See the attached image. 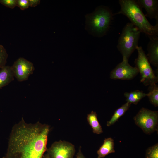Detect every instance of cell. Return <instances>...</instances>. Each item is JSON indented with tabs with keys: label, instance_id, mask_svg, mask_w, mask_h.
Returning <instances> with one entry per match:
<instances>
[{
	"label": "cell",
	"instance_id": "1",
	"mask_svg": "<svg viewBox=\"0 0 158 158\" xmlns=\"http://www.w3.org/2000/svg\"><path fill=\"white\" fill-rule=\"evenodd\" d=\"M50 130L47 124L27 123L22 118L12 128L3 158H42L47 150Z\"/></svg>",
	"mask_w": 158,
	"mask_h": 158
},
{
	"label": "cell",
	"instance_id": "2",
	"mask_svg": "<svg viewBox=\"0 0 158 158\" xmlns=\"http://www.w3.org/2000/svg\"><path fill=\"white\" fill-rule=\"evenodd\" d=\"M121 9L114 14H123L127 17L131 23L149 37L158 36V22L154 26L149 22L136 0H119Z\"/></svg>",
	"mask_w": 158,
	"mask_h": 158
},
{
	"label": "cell",
	"instance_id": "3",
	"mask_svg": "<svg viewBox=\"0 0 158 158\" xmlns=\"http://www.w3.org/2000/svg\"><path fill=\"white\" fill-rule=\"evenodd\" d=\"M114 14L108 7H98L92 13L86 16V24L89 30L93 35L101 37L108 31Z\"/></svg>",
	"mask_w": 158,
	"mask_h": 158
},
{
	"label": "cell",
	"instance_id": "4",
	"mask_svg": "<svg viewBox=\"0 0 158 158\" xmlns=\"http://www.w3.org/2000/svg\"><path fill=\"white\" fill-rule=\"evenodd\" d=\"M141 33L139 29L131 22L127 23L123 28L117 46L123 58L128 61L138 46Z\"/></svg>",
	"mask_w": 158,
	"mask_h": 158
},
{
	"label": "cell",
	"instance_id": "5",
	"mask_svg": "<svg viewBox=\"0 0 158 158\" xmlns=\"http://www.w3.org/2000/svg\"><path fill=\"white\" fill-rule=\"evenodd\" d=\"M136 49L138 56L135 63L140 74V82L146 86L156 84L158 81V76L152 68L142 48L138 46Z\"/></svg>",
	"mask_w": 158,
	"mask_h": 158
},
{
	"label": "cell",
	"instance_id": "6",
	"mask_svg": "<svg viewBox=\"0 0 158 158\" xmlns=\"http://www.w3.org/2000/svg\"><path fill=\"white\" fill-rule=\"evenodd\" d=\"M135 124L143 132L150 134L157 131L158 112L142 108L133 118Z\"/></svg>",
	"mask_w": 158,
	"mask_h": 158
},
{
	"label": "cell",
	"instance_id": "7",
	"mask_svg": "<svg viewBox=\"0 0 158 158\" xmlns=\"http://www.w3.org/2000/svg\"><path fill=\"white\" fill-rule=\"evenodd\" d=\"M75 151L73 145L61 140L54 142L47 150L49 158H73Z\"/></svg>",
	"mask_w": 158,
	"mask_h": 158
},
{
	"label": "cell",
	"instance_id": "8",
	"mask_svg": "<svg viewBox=\"0 0 158 158\" xmlns=\"http://www.w3.org/2000/svg\"><path fill=\"white\" fill-rule=\"evenodd\" d=\"M11 67L14 77L19 82L27 80L35 70L33 63L23 57L18 58Z\"/></svg>",
	"mask_w": 158,
	"mask_h": 158
},
{
	"label": "cell",
	"instance_id": "9",
	"mask_svg": "<svg viewBox=\"0 0 158 158\" xmlns=\"http://www.w3.org/2000/svg\"><path fill=\"white\" fill-rule=\"evenodd\" d=\"M128 61L123 58L122 61L111 72L110 78L114 80H129L135 77L139 73L138 70L136 67L130 66Z\"/></svg>",
	"mask_w": 158,
	"mask_h": 158
},
{
	"label": "cell",
	"instance_id": "10",
	"mask_svg": "<svg viewBox=\"0 0 158 158\" xmlns=\"http://www.w3.org/2000/svg\"><path fill=\"white\" fill-rule=\"evenodd\" d=\"M139 6L144 8L146 12V17L152 19H155L158 22V0H137Z\"/></svg>",
	"mask_w": 158,
	"mask_h": 158
},
{
	"label": "cell",
	"instance_id": "11",
	"mask_svg": "<svg viewBox=\"0 0 158 158\" xmlns=\"http://www.w3.org/2000/svg\"><path fill=\"white\" fill-rule=\"evenodd\" d=\"M150 41L147 46V56L150 63L154 66L158 67V37H148Z\"/></svg>",
	"mask_w": 158,
	"mask_h": 158
},
{
	"label": "cell",
	"instance_id": "12",
	"mask_svg": "<svg viewBox=\"0 0 158 158\" xmlns=\"http://www.w3.org/2000/svg\"><path fill=\"white\" fill-rule=\"evenodd\" d=\"M114 140L111 137L105 138L97 150V158H103L109 154L115 152Z\"/></svg>",
	"mask_w": 158,
	"mask_h": 158
},
{
	"label": "cell",
	"instance_id": "13",
	"mask_svg": "<svg viewBox=\"0 0 158 158\" xmlns=\"http://www.w3.org/2000/svg\"><path fill=\"white\" fill-rule=\"evenodd\" d=\"M11 66H5L0 69V89L8 85L14 80Z\"/></svg>",
	"mask_w": 158,
	"mask_h": 158
},
{
	"label": "cell",
	"instance_id": "14",
	"mask_svg": "<svg viewBox=\"0 0 158 158\" xmlns=\"http://www.w3.org/2000/svg\"><path fill=\"white\" fill-rule=\"evenodd\" d=\"M87 120L89 124L91 126L94 133L99 134L103 133L101 125L99 123L97 118V115L95 111H92L87 115Z\"/></svg>",
	"mask_w": 158,
	"mask_h": 158
},
{
	"label": "cell",
	"instance_id": "15",
	"mask_svg": "<svg viewBox=\"0 0 158 158\" xmlns=\"http://www.w3.org/2000/svg\"><path fill=\"white\" fill-rule=\"evenodd\" d=\"M131 104L130 103L127 102L116 109L110 120L107 121V126L108 127L110 126L118 121V119L129 109Z\"/></svg>",
	"mask_w": 158,
	"mask_h": 158
},
{
	"label": "cell",
	"instance_id": "16",
	"mask_svg": "<svg viewBox=\"0 0 158 158\" xmlns=\"http://www.w3.org/2000/svg\"><path fill=\"white\" fill-rule=\"evenodd\" d=\"M147 94L142 91L136 90L130 92H126L124 96L126 101L130 104L136 105L143 98L146 96Z\"/></svg>",
	"mask_w": 158,
	"mask_h": 158
},
{
	"label": "cell",
	"instance_id": "17",
	"mask_svg": "<svg viewBox=\"0 0 158 158\" xmlns=\"http://www.w3.org/2000/svg\"><path fill=\"white\" fill-rule=\"evenodd\" d=\"M147 95L150 102L155 107L158 106V86L156 84L149 85Z\"/></svg>",
	"mask_w": 158,
	"mask_h": 158
},
{
	"label": "cell",
	"instance_id": "18",
	"mask_svg": "<svg viewBox=\"0 0 158 158\" xmlns=\"http://www.w3.org/2000/svg\"><path fill=\"white\" fill-rule=\"evenodd\" d=\"M145 158H158V144L156 143L147 149Z\"/></svg>",
	"mask_w": 158,
	"mask_h": 158
},
{
	"label": "cell",
	"instance_id": "19",
	"mask_svg": "<svg viewBox=\"0 0 158 158\" xmlns=\"http://www.w3.org/2000/svg\"><path fill=\"white\" fill-rule=\"evenodd\" d=\"M8 56V54L6 49L0 44V69L6 66Z\"/></svg>",
	"mask_w": 158,
	"mask_h": 158
},
{
	"label": "cell",
	"instance_id": "20",
	"mask_svg": "<svg viewBox=\"0 0 158 158\" xmlns=\"http://www.w3.org/2000/svg\"><path fill=\"white\" fill-rule=\"evenodd\" d=\"M0 3L11 9L17 6L16 0H0Z\"/></svg>",
	"mask_w": 158,
	"mask_h": 158
},
{
	"label": "cell",
	"instance_id": "21",
	"mask_svg": "<svg viewBox=\"0 0 158 158\" xmlns=\"http://www.w3.org/2000/svg\"><path fill=\"white\" fill-rule=\"evenodd\" d=\"M17 6L21 10L27 9L29 7L28 0H16Z\"/></svg>",
	"mask_w": 158,
	"mask_h": 158
},
{
	"label": "cell",
	"instance_id": "22",
	"mask_svg": "<svg viewBox=\"0 0 158 158\" xmlns=\"http://www.w3.org/2000/svg\"><path fill=\"white\" fill-rule=\"evenodd\" d=\"M29 7H35L39 4L40 0H28Z\"/></svg>",
	"mask_w": 158,
	"mask_h": 158
},
{
	"label": "cell",
	"instance_id": "23",
	"mask_svg": "<svg viewBox=\"0 0 158 158\" xmlns=\"http://www.w3.org/2000/svg\"><path fill=\"white\" fill-rule=\"evenodd\" d=\"M81 147H80L76 155V158H85V156L83 154L81 151Z\"/></svg>",
	"mask_w": 158,
	"mask_h": 158
},
{
	"label": "cell",
	"instance_id": "24",
	"mask_svg": "<svg viewBox=\"0 0 158 158\" xmlns=\"http://www.w3.org/2000/svg\"><path fill=\"white\" fill-rule=\"evenodd\" d=\"M42 158H49L48 154H44Z\"/></svg>",
	"mask_w": 158,
	"mask_h": 158
}]
</instances>
